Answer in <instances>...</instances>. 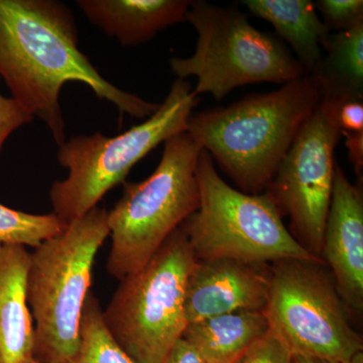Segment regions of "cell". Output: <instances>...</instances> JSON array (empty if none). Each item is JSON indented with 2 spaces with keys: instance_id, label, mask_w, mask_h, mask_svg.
I'll use <instances>...</instances> for the list:
<instances>
[{
  "instance_id": "cell-19",
  "label": "cell",
  "mask_w": 363,
  "mask_h": 363,
  "mask_svg": "<svg viewBox=\"0 0 363 363\" xmlns=\"http://www.w3.org/2000/svg\"><path fill=\"white\" fill-rule=\"evenodd\" d=\"M67 226L54 213L30 214L0 203V245L37 248Z\"/></svg>"
},
{
  "instance_id": "cell-22",
  "label": "cell",
  "mask_w": 363,
  "mask_h": 363,
  "mask_svg": "<svg viewBox=\"0 0 363 363\" xmlns=\"http://www.w3.org/2000/svg\"><path fill=\"white\" fill-rule=\"evenodd\" d=\"M33 119L32 114L13 97H6L0 93V155L9 136L25 124L32 123Z\"/></svg>"
},
{
  "instance_id": "cell-14",
  "label": "cell",
  "mask_w": 363,
  "mask_h": 363,
  "mask_svg": "<svg viewBox=\"0 0 363 363\" xmlns=\"http://www.w3.org/2000/svg\"><path fill=\"white\" fill-rule=\"evenodd\" d=\"M76 4L105 35L123 47H135L185 21L191 0H78Z\"/></svg>"
},
{
  "instance_id": "cell-15",
  "label": "cell",
  "mask_w": 363,
  "mask_h": 363,
  "mask_svg": "<svg viewBox=\"0 0 363 363\" xmlns=\"http://www.w3.org/2000/svg\"><path fill=\"white\" fill-rule=\"evenodd\" d=\"M248 13L274 26L281 42L309 75L323 57V45L330 35L311 0H242Z\"/></svg>"
},
{
  "instance_id": "cell-24",
  "label": "cell",
  "mask_w": 363,
  "mask_h": 363,
  "mask_svg": "<svg viewBox=\"0 0 363 363\" xmlns=\"http://www.w3.org/2000/svg\"><path fill=\"white\" fill-rule=\"evenodd\" d=\"M164 363H207L201 353L182 336L169 351Z\"/></svg>"
},
{
  "instance_id": "cell-11",
  "label": "cell",
  "mask_w": 363,
  "mask_h": 363,
  "mask_svg": "<svg viewBox=\"0 0 363 363\" xmlns=\"http://www.w3.org/2000/svg\"><path fill=\"white\" fill-rule=\"evenodd\" d=\"M269 281L267 264L227 259H196L186 286L187 323L234 312H264Z\"/></svg>"
},
{
  "instance_id": "cell-3",
  "label": "cell",
  "mask_w": 363,
  "mask_h": 363,
  "mask_svg": "<svg viewBox=\"0 0 363 363\" xmlns=\"http://www.w3.org/2000/svg\"><path fill=\"white\" fill-rule=\"evenodd\" d=\"M109 235L107 211L97 206L30 253L26 298L38 363H67L77 352L93 264Z\"/></svg>"
},
{
  "instance_id": "cell-20",
  "label": "cell",
  "mask_w": 363,
  "mask_h": 363,
  "mask_svg": "<svg viewBox=\"0 0 363 363\" xmlns=\"http://www.w3.org/2000/svg\"><path fill=\"white\" fill-rule=\"evenodd\" d=\"M314 4L330 33L347 30L363 21L362 0H318Z\"/></svg>"
},
{
  "instance_id": "cell-28",
  "label": "cell",
  "mask_w": 363,
  "mask_h": 363,
  "mask_svg": "<svg viewBox=\"0 0 363 363\" xmlns=\"http://www.w3.org/2000/svg\"><path fill=\"white\" fill-rule=\"evenodd\" d=\"M240 362H241V357L240 358V359L235 360V362H234L233 363H240Z\"/></svg>"
},
{
  "instance_id": "cell-9",
  "label": "cell",
  "mask_w": 363,
  "mask_h": 363,
  "mask_svg": "<svg viewBox=\"0 0 363 363\" xmlns=\"http://www.w3.org/2000/svg\"><path fill=\"white\" fill-rule=\"evenodd\" d=\"M323 262L289 259L269 267L264 314L293 357L350 363L363 351L345 305Z\"/></svg>"
},
{
  "instance_id": "cell-18",
  "label": "cell",
  "mask_w": 363,
  "mask_h": 363,
  "mask_svg": "<svg viewBox=\"0 0 363 363\" xmlns=\"http://www.w3.org/2000/svg\"><path fill=\"white\" fill-rule=\"evenodd\" d=\"M79 338L77 352L67 363H138L107 329L101 306L92 291L83 308Z\"/></svg>"
},
{
  "instance_id": "cell-13",
  "label": "cell",
  "mask_w": 363,
  "mask_h": 363,
  "mask_svg": "<svg viewBox=\"0 0 363 363\" xmlns=\"http://www.w3.org/2000/svg\"><path fill=\"white\" fill-rule=\"evenodd\" d=\"M30 259L23 245H0V363H38L26 298Z\"/></svg>"
},
{
  "instance_id": "cell-12",
  "label": "cell",
  "mask_w": 363,
  "mask_h": 363,
  "mask_svg": "<svg viewBox=\"0 0 363 363\" xmlns=\"http://www.w3.org/2000/svg\"><path fill=\"white\" fill-rule=\"evenodd\" d=\"M321 259L347 308L363 311L362 181L351 184L335 164L333 191L325 224Z\"/></svg>"
},
{
  "instance_id": "cell-4",
  "label": "cell",
  "mask_w": 363,
  "mask_h": 363,
  "mask_svg": "<svg viewBox=\"0 0 363 363\" xmlns=\"http://www.w3.org/2000/svg\"><path fill=\"white\" fill-rule=\"evenodd\" d=\"M199 104L187 80L177 79L159 109L121 135H78L59 145L57 160L69 176L50 189L54 213L69 224L97 207L106 193L125 182L131 169L157 145L187 131Z\"/></svg>"
},
{
  "instance_id": "cell-7",
  "label": "cell",
  "mask_w": 363,
  "mask_h": 363,
  "mask_svg": "<svg viewBox=\"0 0 363 363\" xmlns=\"http://www.w3.org/2000/svg\"><path fill=\"white\" fill-rule=\"evenodd\" d=\"M186 21L198 39L189 58L169 60L177 79L197 78L195 95L219 101L242 86L269 82L284 85L308 75L285 43L252 26L235 6L191 0Z\"/></svg>"
},
{
  "instance_id": "cell-16",
  "label": "cell",
  "mask_w": 363,
  "mask_h": 363,
  "mask_svg": "<svg viewBox=\"0 0 363 363\" xmlns=\"http://www.w3.org/2000/svg\"><path fill=\"white\" fill-rule=\"evenodd\" d=\"M269 331L264 312L240 311L189 323L183 337L207 363H233Z\"/></svg>"
},
{
  "instance_id": "cell-21",
  "label": "cell",
  "mask_w": 363,
  "mask_h": 363,
  "mask_svg": "<svg viewBox=\"0 0 363 363\" xmlns=\"http://www.w3.org/2000/svg\"><path fill=\"white\" fill-rule=\"evenodd\" d=\"M293 355L271 330L248 348L240 363H291Z\"/></svg>"
},
{
  "instance_id": "cell-17",
  "label": "cell",
  "mask_w": 363,
  "mask_h": 363,
  "mask_svg": "<svg viewBox=\"0 0 363 363\" xmlns=\"http://www.w3.org/2000/svg\"><path fill=\"white\" fill-rule=\"evenodd\" d=\"M323 52L310 74L316 79L322 96L341 102L363 99V21L330 33Z\"/></svg>"
},
{
  "instance_id": "cell-10",
  "label": "cell",
  "mask_w": 363,
  "mask_h": 363,
  "mask_svg": "<svg viewBox=\"0 0 363 363\" xmlns=\"http://www.w3.org/2000/svg\"><path fill=\"white\" fill-rule=\"evenodd\" d=\"M342 104L322 96L298 130L266 191L281 216L290 218L289 230L296 240L321 260L325 224L333 191L334 155L341 138L338 109Z\"/></svg>"
},
{
  "instance_id": "cell-27",
  "label": "cell",
  "mask_w": 363,
  "mask_h": 363,
  "mask_svg": "<svg viewBox=\"0 0 363 363\" xmlns=\"http://www.w3.org/2000/svg\"><path fill=\"white\" fill-rule=\"evenodd\" d=\"M350 363H363V351L355 354L352 359H351Z\"/></svg>"
},
{
  "instance_id": "cell-2",
  "label": "cell",
  "mask_w": 363,
  "mask_h": 363,
  "mask_svg": "<svg viewBox=\"0 0 363 363\" xmlns=\"http://www.w3.org/2000/svg\"><path fill=\"white\" fill-rule=\"evenodd\" d=\"M321 98L316 79L309 74L271 92L192 114L186 133L238 190L262 194Z\"/></svg>"
},
{
  "instance_id": "cell-5",
  "label": "cell",
  "mask_w": 363,
  "mask_h": 363,
  "mask_svg": "<svg viewBox=\"0 0 363 363\" xmlns=\"http://www.w3.org/2000/svg\"><path fill=\"white\" fill-rule=\"evenodd\" d=\"M199 145L187 133L169 138L154 173L124 183L123 196L107 212L111 250L107 271L123 279L143 269L171 234L199 208L196 178Z\"/></svg>"
},
{
  "instance_id": "cell-6",
  "label": "cell",
  "mask_w": 363,
  "mask_h": 363,
  "mask_svg": "<svg viewBox=\"0 0 363 363\" xmlns=\"http://www.w3.org/2000/svg\"><path fill=\"white\" fill-rule=\"evenodd\" d=\"M196 178L199 208L181 225L196 259L253 264L289 259L323 262L296 240L269 193L247 194L229 186L206 150L200 152Z\"/></svg>"
},
{
  "instance_id": "cell-25",
  "label": "cell",
  "mask_w": 363,
  "mask_h": 363,
  "mask_svg": "<svg viewBox=\"0 0 363 363\" xmlns=\"http://www.w3.org/2000/svg\"><path fill=\"white\" fill-rule=\"evenodd\" d=\"M341 136L345 138V147L348 157L358 181L363 178V131L359 133H346L341 131Z\"/></svg>"
},
{
  "instance_id": "cell-23",
  "label": "cell",
  "mask_w": 363,
  "mask_h": 363,
  "mask_svg": "<svg viewBox=\"0 0 363 363\" xmlns=\"http://www.w3.org/2000/svg\"><path fill=\"white\" fill-rule=\"evenodd\" d=\"M363 99L350 100L338 109V123L341 131L359 133L363 131Z\"/></svg>"
},
{
  "instance_id": "cell-26",
  "label": "cell",
  "mask_w": 363,
  "mask_h": 363,
  "mask_svg": "<svg viewBox=\"0 0 363 363\" xmlns=\"http://www.w3.org/2000/svg\"><path fill=\"white\" fill-rule=\"evenodd\" d=\"M291 363H336L328 362V360L318 359V358L305 357H292Z\"/></svg>"
},
{
  "instance_id": "cell-1",
  "label": "cell",
  "mask_w": 363,
  "mask_h": 363,
  "mask_svg": "<svg viewBox=\"0 0 363 363\" xmlns=\"http://www.w3.org/2000/svg\"><path fill=\"white\" fill-rule=\"evenodd\" d=\"M0 79L11 97L44 121L57 145L65 143L60 104L66 83L87 85L121 114L147 119L160 104L119 89L79 49L75 18L56 0H0Z\"/></svg>"
},
{
  "instance_id": "cell-8",
  "label": "cell",
  "mask_w": 363,
  "mask_h": 363,
  "mask_svg": "<svg viewBox=\"0 0 363 363\" xmlns=\"http://www.w3.org/2000/svg\"><path fill=\"white\" fill-rule=\"evenodd\" d=\"M195 262L180 226L143 269L121 279L104 311V323L136 362L164 363L183 336L186 286Z\"/></svg>"
}]
</instances>
